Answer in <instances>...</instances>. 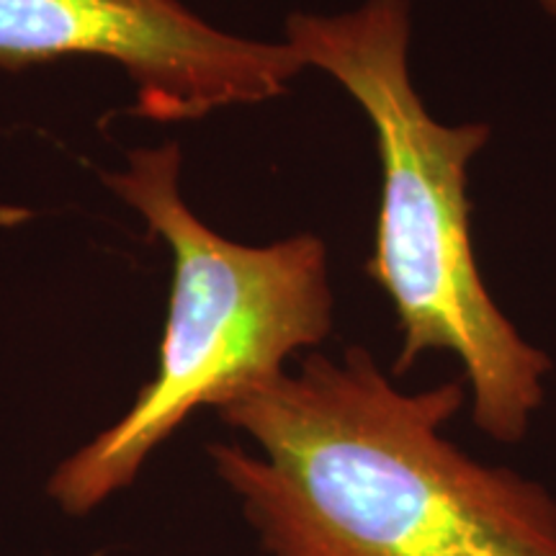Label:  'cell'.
<instances>
[{"mask_svg": "<svg viewBox=\"0 0 556 556\" xmlns=\"http://www.w3.org/2000/svg\"><path fill=\"white\" fill-rule=\"evenodd\" d=\"M467 402L462 374L407 392L348 345L217 409L255 451H206L268 556H556L552 492L443 433Z\"/></svg>", "mask_w": 556, "mask_h": 556, "instance_id": "1", "label": "cell"}, {"mask_svg": "<svg viewBox=\"0 0 556 556\" xmlns=\"http://www.w3.org/2000/svg\"><path fill=\"white\" fill-rule=\"evenodd\" d=\"M283 41L304 67L343 86L377 139L381 191L366 276L397 319L392 374L405 377L428 353H451L475 426L492 441L520 443L544 407L554 361L500 309L479 270L467 189L492 127L446 124L426 106L409 67L413 0L294 11Z\"/></svg>", "mask_w": 556, "mask_h": 556, "instance_id": "2", "label": "cell"}, {"mask_svg": "<svg viewBox=\"0 0 556 556\" xmlns=\"http://www.w3.org/2000/svg\"><path fill=\"white\" fill-rule=\"evenodd\" d=\"M178 144L135 150L109 189L173 250L157 371L114 426L73 451L47 482L83 518L135 484L148 458L201 407H225L287 371L336 328L328 245L302 232L242 245L201 222L180 193Z\"/></svg>", "mask_w": 556, "mask_h": 556, "instance_id": "3", "label": "cell"}, {"mask_svg": "<svg viewBox=\"0 0 556 556\" xmlns=\"http://www.w3.org/2000/svg\"><path fill=\"white\" fill-rule=\"evenodd\" d=\"M60 58L122 65L155 122L278 99L307 70L283 39L222 31L180 0H0V67Z\"/></svg>", "mask_w": 556, "mask_h": 556, "instance_id": "4", "label": "cell"}, {"mask_svg": "<svg viewBox=\"0 0 556 556\" xmlns=\"http://www.w3.org/2000/svg\"><path fill=\"white\" fill-rule=\"evenodd\" d=\"M536 3H539V9L544 11V16L552 18L556 24V0H536Z\"/></svg>", "mask_w": 556, "mask_h": 556, "instance_id": "5", "label": "cell"}]
</instances>
